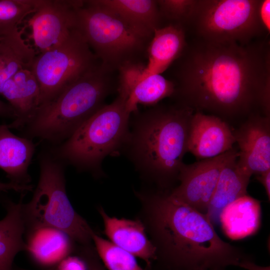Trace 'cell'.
<instances>
[{
	"instance_id": "ba28073f",
	"label": "cell",
	"mask_w": 270,
	"mask_h": 270,
	"mask_svg": "<svg viewBox=\"0 0 270 270\" xmlns=\"http://www.w3.org/2000/svg\"><path fill=\"white\" fill-rule=\"evenodd\" d=\"M260 0H196L186 24L199 38L246 44L264 31L258 18Z\"/></svg>"
},
{
	"instance_id": "5b68a950",
	"label": "cell",
	"mask_w": 270,
	"mask_h": 270,
	"mask_svg": "<svg viewBox=\"0 0 270 270\" xmlns=\"http://www.w3.org/2000/svg\"><path fill=\"white\" fill-rule=\"evenodd\" d=\"M76 28L104 66L112 71L139 64L152 39L94 0H76Z\"/></svg>"
},
{
	"instance_id": "44dd1931",
	"label": "cell",
	"mask_w": 270,
	"mask_h": 270,
	"mask_svg": "<svg viewBox=\"0 0 270 270\" xmlns=\"http://www.w3.org/2000/svg\"><path fill=\"white\" fill-rule=\"evenodd\" d=\"M146 36L152 38L154 32L160 28L162 16L157 0H94Z\"/></svg>"
},
{
	"instance_id": "d4e9b609",
	"label": "cell",
	"mask_w": 270,
	"mask_h": 270,
	"mask_svg": "<svg viewBox=\"0 0 270 270\" xmlns=\"http://www.w3.org/2000/svg\"><path fill=\"white\" fill-rule=\"evenodd\" d=\"M92 240L97 254L106 270H146L138 264L135 256L95 232L92 234Z\"/></svg>"
},
{
	"instance_id": "9a60e30c",
	"label": "cell",
	"mask_w": 270,
	"mask_h": 270,
	"mask_svg": "<svg viewBox=\"0 0 270 270\" xmlns=\"http://www.w3.org/2000/svg\"><path fill=\"white\" fill-rule=\"evenodd\" d=\"M186 46L182 24H170L156 29L147 48L148 64L143 67L135 66V75L141 78L150 74H161L180 58Z\"/></svg>"
},
{
	"instance_id": "7402d4cb",
	"label": "cell",
	"mask_w": 270,
	"mask_h": 270,
	"mask_svg": "<svg viewBox=\"0 0 270 270\" xmlns=\"http://www.w3.org/2000/svg\"><path fill=\"white\" fill-rule=\"evenodd\" d=\"M238 156L228 161L223 167L208 204L206 214L212 222H218L222 210L236 199L247 194L250 176L238 165Z\"/></svg>"
},
{
	"instance_id": "7c38bea8",
	"label": "cell",
	"mask_w": 270,
	"mask_h": 270,
	"mask_svg": "<svg viewBox=\"0 0 270 270\" xmlns=\"http://www.w3.org/2000/svg\"><path fill=\"white\" fill-rule=\"evenodd\" d=\"M234 133L238 166L250 176L270 170V117L252 114Z\"/></svg>"
},
{
	"instance_id": "8d00e7d4",
	"label": "cell",
	"mask_w": 270,
	"mask_h": 270,
	"mask_svg": "<svg viewBox=\"0 0 270 270\" xmlns=\"http://www.w3.org/2000/svg\"><path fill=\"white\" fill-rule=\"evenodd\" d=\"M2 126V124H0V126Z\"/></svg>"
},
{
	"instance_id": "836d02e7",
	"label": "cell",
	"mask_w": 270,
	"mask_h": 270,
	"mask_svg": "<svg viewBox=\"0 0 270 270\" xmlns=\"http://www.w3.org/2000/svg\"><path fill=\"white\" fill-rule=\"evenodd\" d=\"M248 270H270V268L268 266H258L252 262L250 260L245 258L242 260L238 265Z\"/></svg>"
},
{
	"instance_id": "6da1fadb",
	"label": "cell",
	"mask_w": 270,
	"mask_h": 270,
	"mask_svg": "<svg viewBox=\"0 0 270 270\" xmlns=\"http://www.w3.org/2000/svg\"><path fill=\"white\" fill-rule=\"evenodd\" d=\"M269 44L198 39L180 58L174 94L181 105L226 122L256 114L270 117Z\"/></svg>"
},
{
	"instance_id": "603a6c76",
	"label": "cell",
	"mask_w": 270,
	"mask_h": 270,
	"mask_svg": "<svg viewBox=\"0 0 270 270\" xmlns=\"http://www.w3.org/2000/svg\"><path fill=\"white\" fill-rule=\"evenodd\" d=\"M6 214L0 220V270H13L16 256L25 250V224L20 201L4 200Z\"/></svg>"
},
{
	"instance_id": "8992f818",
	"label": "cell",
	"mask_w": 270,
	"mask_h": 270,
	"mask_svg": "<svg viewBox=\"0 0 270 270\" xmlns=\"http://www.w3.org/2000/svg\"><path fill=\"white\" fill-rule=\"evenodd\" d=\"M25 228L50 226L67 234L78 244H92L94 232L72 206L66 194L63 162L54 154L40 160V175L32 197L22 203Z\"/></svg>"
},
{
	"instance_id": "5bb4252c",
	"label": "cell",
	"mask_w": 270,
	"mask_h": 270,
	"mask_svg": "<svg viewBox=\"0 0 270 270\" xmlns=\"http://www.w3.org/2000/svg\"><path fill=\"white\" fill-rule=\"evenodd\" d=\"M25 250L33 262L48 269L76 252L78 244L66 232L50 226L25 228Z\"/></svg>"
},
{
	"instance_id": "d6986e66",
	"label": "cell",
	"mask_w": 270,
	"mask_h": 270,
	"mask_svg": "<svg viewBox=\"0 0 270 270\" xmlns=\"http://www.w3.org/2000/svg\"><path fill=\"white\" fill-rule=\"evenodd\" d=\"M8 124L0 128V168L10 182L22 185L30 184L31 178L28 168L34 152L32 139L17 136L9 130Z\"/></svg>"
},
{
	"instance_id": "ac0fdd59",
	"label": "cell",
	"mask_w": 270,
	"mask_h": 270,
	"mask_svg": "<svg viewBox=\"0 0 270 270\" xmlns=\"http://www.w3.org/2000/svg\"><path fill=\"white\" fill-rule=\"evenodd\" d=\"M0 94L8 102L16 118L10 128H23L32 119L38 106L40 90L31 68L18 71L4 84Z\"/></svg>"
},
{
	"instance_id": "30bf717a",
	"label": "cell",
	"mask_w": 270,
	"mask_h": 270,
	"mask_svg": "<svg viewBox=\"0 0 270 270\" xmlns=\"http://www.w3.org/2000/svg\"><path fill=\"white\" fill-rule=\"evenodd\" d=\"M238 156L233 148L218 156L184 164L180 170L178 186L170 194L176 200L206 214L216 187L220 173L226 164Z\"/></svg>"
},
{
	"instance_id": "277c9868",
	"label": "cell",
	"mask_w": 270,
	"mask_h": 270,
	"mask_svg": "<svg viewBox=\"0 0 270 270\" xmlns=\"http://www.w3.org/2000/svg\"><path fill=\"white\" fill-rule=\"evenodd\" d=\"M114 72L100 62L39 106L23 128L24 138L60 145L105 104L114 86Z\"/></svg>"
},
{
	"instance_id": "7a4b0ae2",
	"label": "cell",
	"mask_w": 270,
	"mask_h": 270,
	"mask_svg": "<svg viewBox=\"0 0 270 270\" xmlns=\"http://www.w3.org/2000/svg\"><path fill=\"white\" fill-rule=\"evenodd\" d=\"M138 218L167 270H224L238 266L244 253L224 241L206 214L176 200L170 192H142Z\"/></svg>"
},
{
	"instance_id": "484cf974",
	"label": "cell",
	"mask_w": 270,
	"mask_h": 270,
	"mask_svg": "<svg viewBox=\"0 0 270 270\" xmlns=\"http://www.w3.org/2000/svg\"><path fill=\"white\" fill-rule=\"evenodd\" d=\"M42 0H0V36L18 30L20 23L34 13Z\"/></svg>"
},
{
	"instance_id": "d590c367",
	"label": "cell",
	"mask_w": 270,
	"mask_h": 270,
	"mask_svg": "<svg viewBox=\"0 0 270 270\" xmlns=\"http://www.w3.org/2000/svg\"><path fill=\"white\" fill-rule=\"evenodd\" d=\"M42 270H54V268H48V269H44Z\"/></svg>"
},
{
	"instance_id": "4fadbf2b",
	"label": "cell",
	"mask_w": 270,
	"mask_h": 270,
	"mask_svg": "<svg viewBox=\"0 0 270 270\" xmlns=\"http://www.w3.org/2000/svg\"><path fill=\"white\" fill-rule=\"evenodd\" d=\"M236 140L228 123L214 116L196 112L191 118L188 152L200 160L220 156L234 148Z\"/></svg>"
},
{
	"instance_id": "83f0119b",
	"label": "cell",
	"mask_w": 270,
	"mask_h": 270,
	"mask_svg": "<svg viewBox=\"0 0 270 270\" xmlns=\"http://www.w3.org/2000/svg\"><path fill=\"white\" fill-rule=\"evenodd\" d=\"M86 262L88 270H106L100 259L94 244L78 245L76 252Z\"/></svg>"
},
{
	"instance_id": "cb8c5ba5",
	"label": "cell",
	"mask_w": 270,
	"mask_h": 270,
	"mask_svg": "<svg viewBox=\"0 0 270 270\" xmlns=\"http://www.w3.org/2000/svg\"><path fill=\"white\" fill-rule=\"evenodd\" d=\"M36 56L18 30L0 36V92L4 83L18 71L32 68Z\"/></svg>"
},
{
	"instance_id": "52a82bcc",
	"label": "cell",
	"mask_w": 270,
	"mask_h": 270,
	"mask_svg": "<svg viewBox=\"0 0 270 270\" xmlns=\"http://www.w3.org/2000/svg\"><path fill=\"white\" fill-rule=\"evenodd\" d=\"M130 114L125 98L118 94L58 145L54 155L78 168L96 170L102 159L127 138Z\"/></svg>"
},
{
	"instance_id": "4316f807",
	"label": "cell",
	"mask_w": 270,
	"mask_h": 270,
	"mask_svg": "<svg viewBox=\"0 0 270 270\" xmlns=\"http://www.w3.org/2000/svg\"><path fill=\"white\" fill-rule=\"evenodd\" d=\"M196 2V0H159L157 3L162 18L184 26L188 20Z\"/></svg>"
},
{
	"instance_id": "1f68e13d",
	"label": "cell",
	"mask_w": 270,
	"mask_h": 270,
	"mask_svg": "<svg viewBox=\"0 0 270 270\" xmlns=\"http://www.w3.org/2000/svg\"><path fill=\"white\" fill-rule=\"evenodd\" d=\"M0 117L12 118L14 120L16 118V112L12 107L8 104L0 100Z\"/></svg>"
},
{
	"instance_id": "3957f363",
	"label": "cell",
	"mask_w": 270,
	"mask_h": 270,
	"mask_svg": "<svg viewBox=\"0 0 270 270\" xmlns=\"http://www.w3.org/2000/svg\"><path fill=\"white\" fill-rule=\"evenodd\" d=\"M191 108L180 105L148 110L132 136L134 156L144 172L163 188L178 180L188 152Z\"/></svg>"
},
{
	"instance_id": "e0dca14e",
	"label": "cell",
	"mask_w": 270,
	"mask_h": 270,
	"mask_svg": "<svg viewBox=\"0 0 270 270\" xmlns=\"http://www.w3.org/2000/svg\"><path fill=\"white\" fill-rule=\"evenodd\" d=\"M120 72L118 94L125 98L126 109L130 114L137 110L139 104H155L174 94V84L161 74H152L138 78L132 66Z\"/></svg>"
},
{
	"instance_id": "4dcf8cb0",
	"label": "cell",
	"mask_w": 270,
	"mask_h": 270,
	"mask_svg": "<svg viewBox=\"0 0 270 270\" xmlns=\"http://www.w3.org/2000/svg\"><path fill=\"white\" fill-rule=\"evenodd\" d=\"M33 186L32 184L22 185L16 184L12 182H0V191H7L9 190H14L18 192H24L26 191H32Z\"/></svg>"
},
{
	"instance_id": "e575fe53",
	"label": "cell",
	"mask_w": 270,
	"mask_h": 270,
	"mask_svg": "<svg viewBox=\"0 0 270 270\" xmlns=\"http://www.w3.org/2000/svg\"><path fill=\"white\" fill-rule=\"evenodd\" d=\"M145 270H152V266H146V268Z\"/></svg>"
},
{
	"instance_id": "2e32d148",
	"label": "cell",
	"mask_w": 270,
	"mask_h": 270,
	"mask_svg": "<svg viewBox=\"0 0 270 270\" xmlns=\"http://www.w3.org/2000/svg\"><path fill=\"white\" fill-rule=\"evenodd\" d=\"M98 211L104 224V233L116 246L138 257L152 266L156 259V248L138 219L118 218L109 216L100 206Z\"/></svg>"
},
{
	"instance_id": "d6a6232c",
	"label": "cell",
	"mask_w": 270,
	"mask_h": 270,
	"mask_svg": "<svg viewBox=\"0 0 270 270\" xmlns=\"http://www.w3.org/2000/svg\"><path fill=\"white\" fill-rule=\"evenodd\" d=\"M256 179L265 189L268 200H270V170L256 176Z\"/></svg>"
},
{
	"instance_id": "f546056e",
	"label": "cell",
	"mask_w": 270,
	"mask_h": 270,
	"mask_svg": "<svg viewBox=\"0 0 270 270\" xmlns=\"http://www.w3.org/2000/svg\"><path fill=\"white\" fill-rule=\"evenodd\" d=\"M258 16L264 30L270 32V0H260L258 6Z\"/></svg>"
},
{
	"instance_id": "ffe728a7",
	"label": "cell",
	"mask_w": 270,
	"mask_h": 270,
	"mask_svg": "<svg viewBox=\"0 0 270 270\" xmlns=\"http://www.w3.org/2000/svg\"><path fill=\"white\" fill-rule=\"evenodd\" d=\"M260 202L248 194L224 207L218 220L224 233L232 240L255 234L260 227Z\"/></svg>"
},
{
	"instance_id": "9c48e42d",
	"label": "cell",
	"mask_w": 270,
	"mask_h": 270,
	"mask_svg": "<svg viewBox=\"0 0 270 270\" xmlns=\"http://www.w3.org/2000/svg\"><path fill=\"white\" fill-rule=\"evenodd\" d=\"M100 62L77 28L59 46L36 55L31 70L40 86L38 108Z\"/></svg>"
},
{
	"instance_id": "8fae6325",
	"label": "cell",
	"mask_w": 270,
	"mask_h": 270,
	"mask_svg": "<svg viewBox=\"0 0 270 270\" xmlns=\"http://www.w3.org/2000/svg\"><path fill=\"white\" fill-rule=\"evenodd\" d=\"M76 0H42L28 21L34 44L40 53L65 42L76 28Z\"/></svg>"
},
{
	"instance_id": "f1b7e54d",
	"label": "cell",
	"mask_w": 270,
	"mask_h": 270,
	"mask_svg": "<svg viewBox=\"0 0 270 270\" xmlns=\"http://www.w3.org/2000/svg\"><path fill=\"white\" fill-rule=\"evenodd\" d=\"M54 270H88L84 261L78 256H69L56 266Z\"/></svg>"
}]
</instances>
